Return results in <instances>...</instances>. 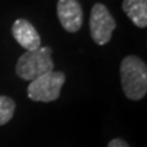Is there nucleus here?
Returning <instances> with one entry per match:
<instances>
[{
    "mask_svg": "<svg viewBox=\"0 0 147 147\" xmlns=\"http://www.w3.org/2000/svg\"><path fill=\"white\" fill-rule=\"evenodd\" d=\"M65 74L50 71L31 81L27 87V96L34 102H54L60 97L61 87L65 84Z\"/></svg>",
    "mask_w": 147,
    "mask_h": 147,
    "instance_id": "nucleus-3",
    "label": "nucleus"
},
{
    "mask_svg": "<svg viewBox=\"0 0 147 147\" xmlns=\"http://www.w3.org/2000/svg\"><path fill=\"white\" fill-rule=\"evenodd\" d=\"M117 27V22L103 4H94L90 16V32L94 43L98 45L107 44L112 38L113 31Z\"/></svg>",
    "mask_w": 147,
    "mask_h": 147,
    "instance_id": "nucleus-4",
    "label": "nucleus"
},
{
    "mask_svg": "<svg viewBox=\"0 0 147 147\" xmlns=\"http://www.w3.org/2000/svg\"><path fill=\"white\" fill-rule=\"evenodd\" d=\"M123 11L139 28L147 26V0H123Z\"/></svg>",
    "mask_w": 147,
    "mask_h": 147,
    "instance_id": "nucleus-7",
    "label": "nucleus"
},
{
    "mask_svg": "<svg viewBox=\"0 0 147 147\" xmlns=\"http://www.w3.org/2000/svg\"><path fill=\"white\" fill-rule=\"evenodd\" d=\"M120 81L125 96L140 100L147 93V66L136 55H127L120 64Z\"/></svg>",
    "mask_w": 147,
    "mask_h": 147,
    "instance_id": "nucleus-1",
    "label": "nucleus"
},
{
    "mask_svg": "<svg viewBox=\"0 0 147 147\" xmlns=\"http://www.w3.org/2000/svg\"><path fill=\"white\" fill-rule=\"evenodd\" d=\"M11 32L16 42L25 50H36L40 45V37L34 26L25 18H18L13 22Z\"/></svg>",
    "mask_w": 147,
    "mask_h": 147,
    "instance_id": "nucleus-6",
    "label": "nucleus"
},
{
    "mask_svg": "<svg viewBox=\"0 0 147 147\" xmlns=\"http://www.w3.org/2000/svg\"><path fill=\"white\" fill-rule=\"evenodd\" d=\"M16 103L7 96H0V126L5 125L13 117Z\"/></svg>",
    "mask_w": 147,
    "mask_h": 147,
    "instance_id": "nucleus-8",
    "label": "nucleus"
},
{
    "mask_svg": "<svg viewBox=\"0 0 147 147\" xmlns=\"http://www.w3.org/2000/svg\"><path fill=\"white\" fill-rule=\"evenodd\" d=\"M57 13L60 25L65 31L75 33L81 28L84 11L77 0H59L57 4Z\"/></svg>",
    "mask_w": 147,
    "mask_h": 147,
    "instance_id": "nucleus-5",
    "label": "nucleus"
},
{
    "mask_svg": "<svg viewBox=\"0 0 147 147\" xmlns=\"http://www.w3.org/2000/svg\"><path fill=\"white\" fill-rule=\"evenodd\" d=\"M50 47H39L36 50H26L16 63V74L26 81H33L37 77L54 71Z\"/></svg>",
    "mask_w": 147,
    "mask_h": 147,
    "instance_id": "nucleus-2",
    "label": "nucleus"
},
{
    "mask_svg": "<svg viewBox=\"0 0 147 147\" xmlns=\"http://www.w3.org/2000/svg\"><path fill=\"white\" fill-rule=\"evenodd\" d=\"M108 147H129V145L121 139H113L108 144Z\"/></svg>",
    "mask_w": 147,
    "mask_h": 147,
    "instance_id": "nucleus-9",
    "label": "nucleus"
}]
</instances>
